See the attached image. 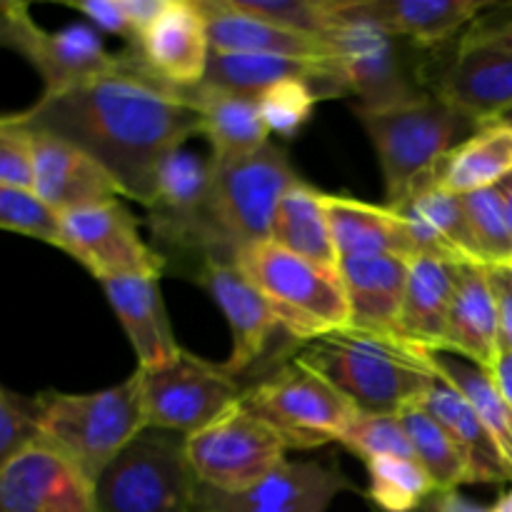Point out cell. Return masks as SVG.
I'll return each instance as SVG.
<instances>
[{
  "label": "cell",
  "mask_w": 512,
  "mask_h": 512,
  "mask_svg": "<svg viewBox=\"0 0 512 512\" xmlns=\"http://www.w3.org/2000/svg\"><path fill=\"white\" fill-rule=\"evenodd\" d=\"M488 375L493 378L495 388L500 390L505 403L512 408V350H500L498 360H495L493 368L488 370Z\"/></svg>",
  "instance_id": "681fc988"
},
{
  "label": "cell",
  "mask_w": 512,
  "mask_h": 512,
  "mask_svg": "<svg viewBox=\"0 0 512 512\" xmlns=\"http://www.w3.org/2000/svg\"><path fill=\"white\" fill-rule=\"evenodd\" d=\"M208 20L210 50L218 53L280 55L295 60H333L330 45L318 35L298 33L283 25L243 13L230 0H198Z\"/></svg>",
  "instance_id": "484cf974"
},
{
  "label": "cell",
  "mask_w": 512,
  "mask_h": 512,
  "mask_svg": "<svg viewBox=\"0 0 512 512\" xmlns=\"http://www.w3.org/2000/svg\"><path fill=\"white\" fill-rule=\"evenodd\" d=\"M368 465V498L378 512H415L423 508L438 488L415 458L370 460Z\"/></svg>",
  "instance_id": "d590c367"
},
{
  "label": "cell",
  "mask_w": 512,
  "mask_h": 512,
  "mask_svg": "<svg viewBox=\"0 0 512 512\" xmlns=\"http://www.w3.org/2000/svg\"><path fill=\"white\" fill-rule=\"evenodd\" d=\"M490 512H512V488L508 490V493H503L498 498V503L490 508Z\"/></svg>",
  "instance_id": "f5cc1de1"
},
{
  "label": "cell",
  "mask_w": 512,
  "mask_h": 512,
  "mask_svg": "<svg viewBox=\"0 0 512 512\" xmlns=\"http://www.w3.org/2000/svg\"><path fill=\"white\" fill-rule=\"evenodd\" d=\"M408 273L410 258L405 255H358L340 260V278L350 303V325L398 335Z\"/></svg>",
  "instance_id": "4316f807"
},
{
  "label": "cell",
  "mask_w": 512,
  "mask_h": 512,
  "mask_svg": "<svg viewBox=\"0 0 512 512\" xmlns=\"http://www.w3.org/2000/svg\"><path fill=\"white\" fill-rule=\"evenodd\" d=\"M113 313L135 350L140 370H153L170 363L180 353L165 313L160 278L150 275H118L100 280Z\"/></svg>",
  "instance_id": "cb8c5ba5"
},
{
  "label": "cell",
  "mask_w": 512,
  "mask_h": 512,
  "mask_svg": "<svg viewBox=\"0 0 512 512\" xmlns=\"http://www.w3.org/2000/svg\"><path fill=\"white\" fill-rule=\"evenodd\" d=\"M328 10L333 25L323 38L330 45L345 90L358 95L363 108H385L420 95L405 73L395 35L370 20L333 13L330 0Z\"/></svg>",
  "instance_id": "4fadbf2b"
},
{
  "label": "cell",
  "mask_w": 512,
  "mask_h": 512,
  "mask_svg": "<svg viewBox=\"0 0 512 512\" xmlns=\"http://www.w3.org/2000/svg\"><path fill=\"white\" fill-rule=\"evenodd\" d=\"M435 95L475 125L493 123L512 108V53L468 33L440 73Z\"/></svg>",
  "instance_id": "ac0fdd59"
},
{
  "label": "cell",
  "mask_w": 512,
  "mask_h": 512,
  "mask_svg": "<svg viewBox=\"0 0 512 512\" xmlns=\"http://www.w3.org/2000/svg\"><path fill=\"white\" fill-rule=\"evenodd\" d=\"M243 405L265 420L288 450L340 443L358 415L345 395L298 360L245 390Z\"/></svg>",
  "instance_id": "52a82bcc"
},
{
  "label": "cell",
  "mask_w": 512,
  "mask_h": 512,
  "mask_svg": "<svg viewBox=\"0 0 512 512\" xmlns=\"http://www.w3.org/2000/svg\"><path fill=\"white\" fill-rule=\"evenodd\" d=\"M298 363L328 380L363 413L400 415L440 378L433 353L395 333L343 328L308 343Z\"/></svg>",
  "instance_id": "7a4b0ae2"
},
{
  "label": "cell",
  "mask_w": 512,
  "mask_h": 512,
  "mask_svg": "<svg viewBox=\"0 0 512 512\" xmlns=\"http://www.w3.org/2000/svg\"><path fill=\"white\" fill-rule=\"evenodd\" d=\"M470 233L485 268H500L512 260V233L498 188L463 195Z\"/></svg>",
  "instance_id": "8d00e7d4"
},
{
  "label": "cell",
  "mask_w": 512,
  "mask_h": 512,
  "mask_svg": "<svg viewBox=\"0 0 512 512\" xmlns=\"http://www.w3.org/2000/svg\"><path fill=\"white\" fill-rule=\"evenodd\" d=\"M0 512H98V505L93 483L38 440L0 468Z\"/></svg>",
  "instance_id": "2e32d148"
},
{
  "label": "cell",
  "mask_w": 512,
  "mask_h": 512,
  "mask_svg": "<svg viewBox=\"0 0 512 512\" xmlns=\"http://www.w3.org/2000/svg\"><path fill=\"white\" fill-rule=\"evenodd\" d=\"M0 185L33 190V133L0 115Z\"/></svg>",
  "instance_id": "7bdbcfd3"
},
{
  "label": "cell",
  "mask_w": 512,
  "mask_h": 512,
  "mask_svg": "<svg viewBox=\"0 0 512 512\" xmlns=\"http://www.w3.org/2000/svg\"><path fill=\"white\" fill-rule=\"evenodd\" d=\"M283 80H303L325 95H348L335 60H295L280 55L255 53H218L210 50L208 70L200 88L215 93H233L258 98L270 85Z\"/></svg>",
  "instance_id": "603a6c76"
},
{
  "label": "cell",
  "mask_w": 512,
  "mask_h": 512,
  "mask_svg": "<svg viewBox=\"0 0 512 512\" xmlns=\"http://www.w3.org/2000/svg\"><path fill=\"white\" fill-rule=\"evenodd\" d=\"M488 275L495 290V300H498L500 345L503 350H512V278L503 268H488Z\"/></svg>",
  "instance_id": "f6af8a7d"
},
{
  "label": "cell",
  "mask_w": 512,
  "mask_h": 512,
  "mask_svg": "<svg viewBox=\"0 0 512 512\" xmlns=\"http://www.w3.org/2000/svg\"><path fill=\"white\" fill-rule=\"evenodd\" d=\"M28 8L25 3H0V45L13 50L15 30H18V20L23 10Z\"/></svg>",
  "instance_id": "f907efd6"
},
{
  "label": "cell",
  "mask_w": 512,
  "mask_h": 512,
  "mask_svg": "<svg viewBox=\"0 0 512 512\" xmlns=\"http://www.w3.org/2000/svg\"><path fill=\"white\" fill-rule=\"evenodd\" d=\"M415 512H435V510H433V505H430V500H428V503H425L423 508H418Z\"/></svg>",
  "instance_id": "11a10c76"
},
{
  "label": "cell",
  "mask_w": 512,
  "mask_h": 512,
  "mask_svg": "<svg viewBox=\"0 0 512 512\" xmlns=\"http://www.w3.org/2000/svg\"><path fill=\"white\" fill-rule=\"evenodd\" d=\"M378 153L385 180V198L393 205L428 178L480 125L450 108L438 95H415L385 108H355Z\"/></svg>",
  "instance_id": "277c9868"
},
{
  "label": "cell",
  "mask_w": 512,
  "mask_h": 512,
  "mask_svg": "<svg viewBox=\"0 0 512 512\" xmlns=\"http://www.w3.org/2000/svg\"><path fill=\"white\" fill-rule=\"evenodd\" d=\"M318 90L303 80H283L258 95V108L270 133L290 140L308 125L318 105Z\"/></svg>",
  "instance_id": "f35d334b"
},
{
  "label": "cell",
  "mask_w": 512,
  "mask_h": 512,
  "mask_svg": "<svg viewBox=\"0 0 512 512\" xmlns=\"http://www.w3.org/2000/svg\"><path fill=\"white\" fill-rule=\"evenodd\" d=\"M388 208H393L408 225L418 253L440 255L455 263L483 265L470 233L463 195L443 188L433 173L415 183L398 203Z\"/></svg>",
  "instance_id": "44dd1931"
},
{
  "label": "cell",
  "mask_w": 512,
  "mask_h": 512,
  "mask_svg": "<svg viewBox=\"0 0 512 512\" xmlns=\"http://www.w3.org/2000/svg\"><path fill=\"white\" fill-rule=\"evenodd\" d=\"M60 250L73 255L98 280L118 275L160 278L163 255L150 248L138 220L120 200L60 215Z\"/></svg>",
  "instance_id": "7c38bea8"
},
{
  "label": "cell",
  "mask_w": 512,
  "mask_h": 512,
  "mask_svg": "<svg viewBox=\"0 0 512 512\" xmlns=\"http://www.w3.org/2000/svg\"><path fill=\"white\" fill-rule=\"evenodd\" d=\"M185 453L195 478L220 493L253 488L285 463L288 445L243 403L215 423L185 438Z\"/></svg>",
  "instance_id": "30bf717a"
},
{
  "label": "cell",
  "mask_w": 512,
  "mask_h": 512,
  "mask_svg": "<svg viewBox=\"0 0 512 512\" xmlns=\"http://www.w3.org/2000/svg\"><path fill=\"white\" fill-rule=\"evenodd\" d=\"M0 230L28 235L60 248V215L33 190L0 185Z\"/></svg>",
  "instance_id": "ab89813d"
},
{
  "label": "cell",
  "mask_w": 512,
  "mask_h": 512,
  "mask_svg": "<svg viewBox=\"0 0 512 512\" xmlns=\"http://www.w3.org/2000/svg\"><path fill=\"white\" fill-rule=\"evenodd\" d=\"M198 280L223 310L233 333V353L225 368L233 375L245 373L263 358L273 333L280 328L273 308L235 260H203Z\"/></svg>",
  "instance_id": "d6986e66"
},
{
  "label": "cell",
  "mask_w": 512,
  "mask_h": 512,
  "mask_svg": "<svg viewBox=\"0 0 512 512\" xmlns=\"http://www.w3.org/2000/svg\"><path fill=\"white\" fill-rule=\"evenodd\" d=\"M138 375L148 428L170 430L185 438L243 403L245 395L238 375L188 350H180L160 368H138Z\"/></svg>",
  "instance_id": "9c48e42d"
},
{
  "label": "cell",
  "mask_w": 512,
  "mask_h": 512,
  "mask_svg": "<svg viewBox=\"0 0 512 512\" xmlns=\"http://www.w3.org/2000/svg\"><path fill=\"white\" fill-rule=\"evenodd\" d=\"M512 173V128L505 123H485L465 138L438 168L433 178L455 195L495 188Z\"/></svg>",
  "instance_id": "d6a6232c"
},
{
  "label": "cell",
  "mask_w": 512,
  "mask_h": 512,
  "mask_svg": "<svg viewBox=\"0 0 512 512\" xmlns=\"http://www.w3.org/2000/svg\"><path fill=\"white\" fill-rule=\"evenodd\" d=\"M155 238L175 248L203 253V260H235L213 215V163L183 148L163 160L150 203Z\"/></svg>",
  "instance_id": "8fae6325"
},
{
  "label": "cell",
  "mask_w": 512,
  "mask_h": 512,
  "mask_svg": "<svg viewBox=\"0 0 512 512\" xmlns=\"http://www.w3.org/2000/svg\"><path fill=\"white\" fill-rule=\"evenodd\" d=\"M270 240L310 263L340 270V255L328 220V195L303 180L280 200Z\"/></svg>",
  "instance_id": "1f68e13d"
},
{
  "label": "cell",
  "mask_w": 512,
  "mask_h": 512,
  "mask_svg": "<svg viewBox=\"0 0 512 512\" xmlns=\"http://www.w3.org/2000/svg\"><path fill=\"white\" fill-rule=\"evenodd\" d=\"M33 133V193L58 215L118 200L108 173L73 143L50 133Z\"/></svg>",
  "instance_id": "ffe728a7"
},
{
  "label": "cell",
  "mask_w": 512,
  "mask_h": 512,
  "mask_svg": "<svg viewBox=\"0 0 512 512\" xmlns=\"http://www.w3.org/2000/svg\"><path fill=\"white\" fill-rule=\"evenodd\" d=\"M470 35L485 40V43L500 45V48L510 50L512 53V15L480 20V23H475V28L470 30Z\"/></svg>",
  "instance_id": "7dc6e473"
},
{
  "label": "cell",
  "mask_w": 512,
  "mask_h": 512,
  "mask_svg": "<svg viewBox=\"0 0 512 512\" xmlns=\"http://www.w3.org/2000/svg\"><path fill=\"white\" fill-rule=\"evenodd\" d=\"M458 265L455 260L430 253L410 258L408 288L398 320L400 338L428 353L443 350L450 305L458 283Z\"/></svg>",
  "instance_id": "83f0119b"
},
{
  "label": "cell",
  "mask_w": 512,
  "mask_h": 512,
  "mask_svg": "<svg viewBox=\"0 0 512 512\" xmlns=\"http://www.w3.org/2000/svg\"><path fill=\"white\" fill-rule=\"evenodd\" d=\"M500 268H503V270H505V273H508V275H510V278H512V260H510V263L500 265Z\"/></svg>",
  "instance_id": "9f6ffc18"
},
{
  "label": "cell",
  "mask_w": 512,
  "mask_h": 512,
  "mask_svg": "<svg viewBox=\"0 0 512 512\" xmlns=\"http://www.w3.org/2000/svg\"><path fill=\"white\" fill-rule=\"evenodd\" d=\"M120 3H123L125 15H128L130 28H133V45L148 30V25L158 18L160 10L165 8V0H120Z\"/></svg>",
  "instance_id": "bcb514c9"
},
{
  "label": "cell",
  "mask_w": 512,
  "mask_h": 512,
  "mask_svg": "<svg viewBox=\"0 0 512 512\" xmlns=\"http://www.w3.org/2000/svg\"><path fill=\"white\" fill-rule=\"evenodd\" d=\"M63 93L40 95L10 118L28 130L63 138L88 153L118 185L120 195L150 208L163 160L200 135V113L178 90L135 68Z\"/></svg>",
  "instance_id": "6da1fadb"
},
{
  "label": "cell",
  "mask_w": 512,
  "mask_h": 512,
  "mask_svg": "<svg viewBox=\"0 0 512 512\" xmlns=\"http://www.w3.org/2000/svg\"><path fill=\"white\" fill-rule=\"evenodd\" d=\"M68 5L78 10L85 20H90L93 28L103 30V33L120 35V38H125L133 45V28H130L128 15H125L120 0H75V3Z\"/></svg>",
  "instance_id": "ee69618b"
},
{
  "label": "cell",
  "mask_w": 512,
  "mask_h": 512,
  "mask_svg": "<svg viewBox=\"0 0 512 512\" xmlns=\"http://www.w3.org/2000/svg\"><path fill=\"white\" fill-rule=\"evenodd\" d=\"M235 263L265 295L290 338L313 343L350 328V303L340 270L310 263L273 240L240 250Z\"/></svg>",
  "instance_id": "5b68a950"
},
{
  "label": "cell",
  "mask_w": 512,
  "mask_h": 512,
  "mask_svg": "<svg viewBox=\"0 0 512 512\" xmlns=\"http://www.w3.org/2000/svg\"><path fill=\"white\" fill-rule=\"evenodd\" d=\"M443 350L460 355L483 370L493 368L503 350L498 300H495V290L485 265H458V283H455L453 305H450Z\"/></svg>",
  "instance_id": "d4e9b609"
},
{
  "label": "cell",
  "mask_w": 512,
  "mask_h": 512,
  "mask_svg": "<svg viewBox=\"0 0 512 512\" xmlns=\"http://www.w3.org/2000/svg\"><path fill=\"white\" fill-rule=\"evenodd\" d=\"M185 435L145 428L95 483L98 512H198Z\"/></svg>",
  "instance_id": "8992f818"
},
{
  "label": "cell",
  "mask_w": 512,
  "mask_h": 512,
  "mask_svg": "<svg viewBox=\"0 0 512 512\" xmlns=\"http://www.w3.org/2000/svg\"><path fill=\"white\" fill-rule=\"evenodd\" d=\"M340 445L350 450L353 455L363 458L365 463L378 458H415L413 445H410L405 425L400 415H380V413H363L358 410L355 420L350 423L348 433L340 440Z\"/></svg>",
  "instance_id": "74e56055"
},
{
  "label": "cell",
  "mask_w": 512,
  "mask_h": 512,
  "mask_svg": "<svg viewBox=\"0 0 512 512\" xmlns=\"http://www.w3.org/2000/svg\"><path fill=\"white\" fill-rule=\"evenodd\" d=\"M188 103H193L200 113V135L213 148L215 163L220 160L243 158L265 148L270 130L260 115L258 98L233 93H215L200 85L188 90H178Z\"/></svg>",
  "instance_id": "f546056e"
},
{
  "label": "cell",
  "mask_w": 512,
  "mask_h": 512,
  "mask_svg": "<svg viewBox=\"0 0 512 512\" xmlns=\"http://www.w3.org/2000/svg\"><path fill=\"white\" fill-rule=\"evenodd\" d=\"M338 15L363 18L418 48H433L473 23L490 3L483 0H330Z\"/></svg>",
  "instance_id": "7402d4cb"
},
{
  "label": "cell",
  "mask_w": 512,
  "mask_h": 512,
  "mask_svg": "<svg viewBox=\"0 0 512 512\" xmlns=\"http://www.w3.org/2000/svg\"><path fill=\"white\" fill-rule=\"evenodd\" d=\"M435 512H490L483 505H478L475 500L465 498L458 490H438V493L430 498Z\"/></svg>",
  "instance_id": "c3c4849f"
},
{
  "label": "cell",
  "mask_w": 512,
  "mask_h": 512,
  "mask_svg": "<svg viewBox=\"0 0 512 512\" xmlns=\"http://www.w3.org/2000/svg\"><path fill=\"white\" fill-rule=\"evenodd\" d=\"M13 50L23 55L40 75L43 95L63 93L128 68L125 53H110L93 25L75 23L63 30H43L30 15V8L20 15Z\"/></svg>",
  "instance_id": "5bb4252c"
},
{
  "label": "cell",
  "mask_w": 512,
  "mask_h": 512,
  "mask_svg": "<svg viewBox=\"0 0 512 512\" xmlns=\"http://www.w3.org/2000/svg\"><path fill=\"white\" fill-rule=\"evenodd\" d=\"M433 363L438 373L468 398V403L473 405L478 418L483 420L485 430L490 433L493 443L498 445L500 455H503L512 473V408L505 403L500 390L495 388L488 370L478 368V365L460 358V355L445 353V350H435Z\"/></svg>",
  "instance_id": "836d02e7"
},
{
  "label": "cell",
  "mask_w": 512,
  "mask_h": 512,
  "mask_svg": "<svg viewBox=\"0 0 512 512\" xmlns=\"http://www.w3.org/2000/svg\"><path fill=\"white\" fill-rule=\"evenodd\" d=\"M213 163V215L225 243L238 255L268 243L280 200L300 183L285 150L268 143L255 153Z\"/></svg>",
  "instance_id": "ba28073f"
},
{
  "label": "cell",
  "mask_w": 512,
  "mask_h": 512,
  "mask_svg": "<svg viewBox=\"0 0 512 512\" xmlns=\"http://www.w3.org/2000/svg\"><path fill=\"white\" fill-rule=\"evenodd\" d=\"M498 123H505V125H510V128H512V108H510V110H505V113L500 115Z\"/></svg>",
  "instance_id": "db71d44e"
},
{
  "label": "cell",
  "mask_w": 512,
  "mask_h": 512,
  "mask_svg": "<svg viewBox=\"0 0 512 512\" xmlns=\"http://www.w3.org/2000/svg\"><path fill=\"white\" fill-rule=\"evenodd\" d=\"M400 420L405 425L410 445H413V455L425 473L433 478L438 490H458L460 485H470V468L465 455L460 453L458 445L453 443L443 425L423 408V405H413V408L403 410Z\"/></svg>",
  "instance_id": "e575fe53"
},
{
  "label": "cell",
  "mask_w": 512,
  "mask_h": 512,
  "mask_svg": "<svg viewBox=\"0 0 512 512\" xmlns=\"http://www.w3.org/2000/svg\"><path fill=\"white\" fill-rule=\"evenodd\" d=\"M40 440L33 400H20L0 385V468Z\"/></svg>",
  "instance_id": "b9f144b4"
},
{
  "label": "cell",
  "mask_w": 512,
  "mask_h": 512,
  "mask_svg": "<svg viewBox=\"0 0 512 512\" xmlns=\"http://www.w3.org/2000/svg\"><path fill=\"white\" fill-rule=\"evenodd\" d=\"M33 413L40 440L63 453L93 488L103 470L148 428L138 370L95 393H40L33 398Z\"/></svg>",
  "instance_id": "3957f363"
},
{
  "label": "cell",
  "mask_w": 512,
  "mask_h": 512,
  "mask_svg": "<svg viewBox=\"0 0 512 512\" xmlns=\"http://www.w3.org/2000/svg\"><path fill=\"white\" fill-rule=\"evenodd\" d=\"M328 220L340 260L358 255H418L408 225L388 205L328 195Z\"/></svg>",
  "instance_id": "f1b7e54d"
},
{
  "label": "cell",
  "mask_w": 512,
  "mask_h": 512,
  "mask_svg": "<svg viewBox=\"0 0 512 512\" xmlns=\"http://www.w3.org/2000/svg\"><path fill=\"white\" fill-rule=\"evenodd\" d=\"M418 405H423L443 425L445 433L453 438L460 453L465 455L470 468V483H512L508 463L485 430L483 420L478 418L468 398L455 385H450L443 375L435 380L433 388Z\"/></svg>",
  "instance_id": "4dcf8cb0"
},
{
  "label": "cell",
  "mask_w": 512,
  "mask_h": 512,
  "mask_svg": "<svg viewBox=\"0 0 512 512\" xmlns=\"http://www.w3.org/2000/svg\"><path fill=\"white\" fill-rule=\"evenodd\" d=\"M243 13L323 38L330 30L328 0H230Z\"/></svg>",
  "instance_id": "60d3db41"
},
{
  "label": "cell",
  "mask_w": 512,
  "mask_h": 512,
  "mask_svg": "<svg viewBox=\"0 0 512 512\" xmlns=\"http://www.w3.org/2000/svg\"><path fill=\"white\" fill-rule=\"evenodd\" d=\"M350 483L333 468L318 463H290L240 493L198 488V512H328L330 503Z\"/></svg>",
  "instance_id": "e0dca14e"
},
{
  "label": "cell",
  "mask_w": 512,
  "mask_h": 512,
  "mask_svg": "<svg viewBox=\"0 0 512 512\" xmlns=\"http://www.w3.org/2000/svg\"><path fill=\"white\" fill-rule=\"evenodd\" d=\"M495 188L500 190V195H503V205H505V215H508V225H510V233H512V173L508 178L500 180Z\"/></svg>",
  "instance_id": "816d5d0a"
},
{
  "label": "cell",
  "mask_w": 512,
  "mask_h": 512,
  "mask_svg": "<svg viewBox=\"0 0 512 512\" xmlns=\"http://www.w3.org/2000/svg\"><path fill=\"white\" fill-rule=\"evenodd\" d=\"M135 68L160 85L188 90L203 83L210 58L208 20L195 0H165V8L130 45Z\"/></svg>",
  "instance_id": "9a60e30c"
}]
</instances>
